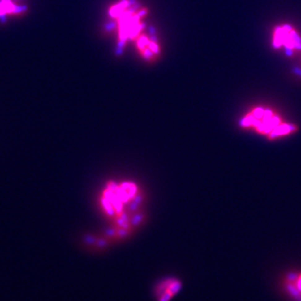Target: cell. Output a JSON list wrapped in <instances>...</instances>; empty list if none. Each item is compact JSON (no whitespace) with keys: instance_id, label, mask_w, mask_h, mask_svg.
<instances>
[{"instance_id":"cell-1","label":"cell","mask_w":301,"mask_h":301,"mask_svg":"<svg viewBox=\"0 0 301 301\" xmlns=\"http://www.w3.org/2000/svg\"><path fill=\"white\" fill-rule=\"evenodd\" d=\"M245 128L253 129L255 132L265 135L269 140L283 137L295 131V125L281 123L279 116L273 115L270 110L257 108L251 115H247L240 121Z\"/></svg>"},{"instance_id":"cell-2","label":"cell","mask_w":301,"mask_h":301,"mask_svg":"<svg viewBox=\"0 0 301 301\" xmlns=\"http://www.w3.org/2000/svg\"><path fill=\"white\" fill-rule=\"evenodd\" d=\"M135 186L133 183H123L120 186L110 187L105 191L104 207L110 215L117 214L121 210L123 203L135 195Z\"/></svg>"},{"instance_id":"cell-3","label":"cell","mask_w":301,"mask_h":301,"mask_svg":"<svg viewBox=\"0 0 301 301\" xmlns=\"http://www.w3.org/2000/svg\"><path fill=\"white\" fill-rule=\"evenodd\" d=\"M182 279L176 276H166L156 282L152 294L155 301H172L183 290Z\"/></svg>"},{"instance_id":"cell-4","label":"cell","mask_w":301,"mask_h":301,"mask_svg":"<svg viewBox=\"0 0 301 301\" xmlns=\"http://www.w3.org/2000/svg\"><path fill=\"white\" fill-rule=\"evenodd\" d=\"M284 293L295 301H301V271L288 273L282 279Z\"/></svg>"},{"instance_id":"cell-5","label":"cell","mask_w":301,"mask_h":301,"mask_svg":"<svg viewBox=\"0 0 301 301\" xmlns=\"http://www.w3.org/2000/svg\"><path fill=\"white\" fill-rule=\"evenodd\" d=\"M25 11V8L19 5L14 0H0V17L19 15Z\"/></svg>"},{"instance_id":"cell-6","label":"cell","mask_w":301,"mask_h":301,"mask_svg":"<svg viewBox=\"0 0 301 301\" xmlns=\"http://www.w3.org/2000/svg\"><path fill=\"white\" fill-rule=\"evenodd\" d=\"M282 45V28L280 27L277 28L275 31V38L273 40V46L275 48H279Z\"/></svg>"},{"instance_id":"cell-7","label":"cell","mask_w":301,"mask_h":301,"mask_svg":"<svg viewBox=\"0 0 301 301\" xmlns=\"http://www.w3.org/2000/svg\"><path fill=\"white\" fill-rule=\"evenodd\" d=\"M290 34L291 38H292L293 41L295 43V48L297 49H301V40L300 38L298 36V34H296L295 32L290 30Z\"/></svg>"},{"instance_id":"cell-8","label":"cell","mask_w":301,"mask_h":301,"mask_svg":"<svg viewBox=\"0 0 301 301\" xmlns=\"http://www.w3.org/2000/svg\"><path fill=\"white\" fill-rule=\"evenodd\" d=\"M294 72H295V74H297V75H299L301 76V71L299 69V68H295V69H294Z\"/></svg>"}]
</instances>
